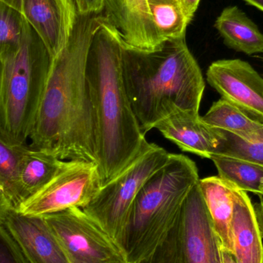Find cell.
Instances as JSON below:
<instances>
[{
  "mask_svg": "<svg viewBox=\"0 0 263 263\" xmlns=\"http://www.w3.org/2000/svg\"><path fill=\"white\" fill-rule=\"evenodd\" d=\"M101 13L78 14L62 52L51 61L29 139L31 148L64 161L99 163L95 114L86 78L89 49Z\"/></svg>",
  "mask_w": 263,
  "mask_h": 263,
  "instance_id": "cell-1",
  "label": "cell"
},
{
  "mask_svg": "<svg viewBox=\"0 0 263 263\" xmlns=\"http://www.w3.org/2000/svg\"><path fill=\"white\" fill-rule=\"evenodd\" d=\"M211 160L217 168L219 177L237 190L262 196L263 166L223 155H214Z\"/></svg>",
  "mask_w": 263,
  "mask_h": 263,
  "instance_id": "cell-20",
  "label": "cell"
},
{
  "mask_svg": "<svg viewBox=\"0 0 263 263\" xmlns=\"http://www.w3.org/2000/svg\"><path fill=\"white\" fill-rule=\"evenodd\" d=\"M148 263H222V245L199 182L190 190L176 224Z\"/></svg>",
  "mask_w": 263,
  "mask_h": 263,
  "instance_id": "cell-7",
  "label": "cell"
},
{
  "mask_svg": "<svg viewBox=\"0 0 263 263\" xmlns=\"http://www.w3.org/2000/svg\"><path fill=\"white\" fill-rule=\"evenodd\" d=\"M209 84L224 100L263 123V77L241 60H218L206 72Z\"/></svg>",
  "mask_w": 263,
  "mask_h": 263,
  "instance_id": "cell-10",
  "label": "cell"
},
{
  "mask_svg": "<svg viewBox=\"0 0 263 263\" xmlns=\"http://www.w3.org/2000/svg\"><path fill=\"white\" fill-rule=\"evenodd\" d=\"M69 163L70 161L62 160L28 145L18 168L17 184L20 205L46 186Z\"/></svg>",
  "mask_w": 263,
  "mask_h": 263,
  "instance_id": "cell-17",
  "label": "cell"
},
{
  "mask_svg": "<svg viewBox=\"0 0 263 263\" xmlns=\"http://www.w3.org/2000/svg\"><path fill=\"white\" fill-rule=\"evenodd\" d=\"M253 209H254L255 216L259 227V233H260L261 237L263 239V198L262 196H260V201L253 205Z\"/></svg>",
  "mask_w": 263,
  "mask_h": 263,
  "instance_id": "cell-28",
  "label": "cell"
},
{
  "mask_svg": "<svg viewBox=\"0 0 263 263\" xmlns=\"http://www.w3.org/2000/svg\"><path fill=\"white\" fill-rule=\"evenodd\" d=\"M233 193L232 233L235 257L239 263H263L262 239L253 204L247 192L233 186Z\"/></svg>",
  "mask_w": 263,
  "mask_h": 263,
  "instance_id": "cell-15",
  "label": "cell"
},
{
  "mask_svg": "<svg viewBox=\"0 0 263 263\" xmlns=\"http://www.w3.org/2000/svg\"><path fill=\"white\" fill-rule=\"evenodd\" d=\"M51 61L28 22L20 44L0 55V136L12 145H26L29 139Z\"/></svg>",
  "mask_w": 263,
  "mask_h": 263,
  "instance_id": "cell-5",
  "label": "cell"
},
{
  "mask_svg": "<svg viewBox=\"0 0 263 263\" xmlns=\"http://www.w3.org/2000/svg\"><path fill=\"white\" fill-rule=\"evenodd\" d=\"M9 207H10L9 202L6 200L4 195L0 191V223H1L2 221H3L5 213H6V210H8Z\"/></svg>",
  "mask_w": 263,
  "mask_h": 263,
  "instance_id": "cell-29",
  "label": "cell"
},
{
  "mask_svg": "<svg viewBox=\"0 0 263 263\" xmlns=\"http://www.w3.org/2000/svg\"><path fill=\"white\" fill-rule=\"evenodd\" d=\"M27 145H12L0 136V191L12 208L20 205L18 173Z\"/></svg>",
  "mask_w": 263,
  "mask_h": 263,
  "instance_id": "cell-22",
  "label": "cell"
},
{
  "mask_svg": "<svg viewBox=\"0 0 263 263\" xmlns=\"http://www.w3.org/2000/svg\"><path fill=\"white\" fill-rule=\"evenodd\" d=\"M251 6H255L257 9H260L263 12V0H244Z\"/></svg>",
  "mask_w": 263,
  "mask_h": 263,
  "instance_id": "cell-31",
  "label": "cell"
},
{
  "mask_svg": "<svg viewBox=\"0 0 263 263\" xmlns=\"http://www.w3.org/2000/svg\"><path fill=\"white\" fill-rule=\"evenodd\" d=\"M126 263H133V262H127Z\"/></svg>",
  "mask_w": 263,
  "mask_h": 263,
  "instance_id": "cell-33",
  "label": "cell"
},
{
  "mask_svg": "<svg viewBox=\"0 0 263 263\" xmlns=\"http://www.w3.org/2000/svg\"><path fill=\"white\" fill-rule=\"evenodd\" d=\"M222 144L216 155L237 158L263 166V129L249 140L229 132L222 130Z\"/></svg>",
  "mask_w": 263,
  "mask_h": 263,
  "instance_id": "cell-24",
  "label": "cell"
},
{
  "mask_svg": "<svg viewBox=\"0 0 263 263\" xmlns=\"http://www.w3.org/2000/svg\"><path fill=\"white\" fill-rule=\"evenodd\" d=\"M155 129L182 151L211 159L222 144V130L207 124L199 114L177 111L159 122Z\"/></svg>",
  "mask_w": 263,
  "mask_h": 263,
  "instance_id": "cell-14",
  "label": "cell"
},
{
  "mask_svg": "<svg viewBox=\"0 0 263 263\" xmlns=\"http://www.w3.org/2000/svg\"><path fill=\"white\" fill-rule=\"evenodd\" d=\"M196 163L170 154L144 184L132 209L124 249L128 262L148 263L174 227L185 199L199 181Z\"/></svg>",
  "mask_w": 263,
  "mask_h": 263,
  "instance_id": "cell-4",
  "label": "cell"
},
{
  "mask_svg": "<svg viewBox=\"0 0 263 263\" xmlns=\"http://www.w3.org/2000/svg\"><path fill=\"white\" fill-rule=\"evenodd\" d=\"M199 185L222 249L234 255L232 233L233 186L219 176L199 179Z\"/></svg>",
  "mask_w": 263,
  "mask_h": 263,
  "instance_id": "cell-16",
  "label": "cell"
},
{
  "mask_svg": "<svg viewBox=\"0 0 263 263\" xmlns=\"http://www.w3.org/2000/svg\"><path fill=\"white\" fill-rule=\"evenodd\" d=\"M215 27L229 47L247 55L263 52V33L257 25L237 6L225 8Z\"/></svg>",
  "mask_w": 263,
  "mask_h": 263,
  "instance_id": "cell-18",
  "label": "cell"
},
{
  "mask_svg": "<svg viewBox=\"0 0 263 263\" xmlns=\"http://www.w3.org/2000/svg\"><path fill=\"white\" fill-rule=\"evenodd\" d=\"M261 193H262V196H263V181L262 182V184H261Z\"/></svg>",
  "mask_w": 263,
  "mask_h": 263,
  "instance_id": "cell-32",
  "label": "cell"
},
{
  "mask_svg": "<svg viewBox=\"0 0 263 263\" xmlns=\"http://www.w3.org/2000/svg\"><path fill=\"white\" fill-rule=\"evenodd\" d=\"M80 15L100 14L104 8L106 0H73Z\"/></svg>",
  "mask_w": 263,
  "mask_h": 263,
  "instance_id": "cell-26",
  "label": "cell"
},
{
  "mask_svg": "<svg viewBox=\"0 0 263 263\" xmlns=\"http://www.w3.org/2000/svg\"><path fill=\"white\" fill-rule=\"evenodd\" d=\"M2 222L29 263H69L42 216L23 214L9 207Z\"/></svg>",
  "mask_w": 263,
  "mask_h": 263,
  "instance_id": "cell-13",
  "label": "cell"
},
{
  "mask_svg": "<svg viewBox=\"0 0 263 263\" xmlns=\"http://www.w3.org/2000/svg\"><path fill=\"white\" fill-rule=\"evenodd\" d=\"M182 12L188 23H190L197 10L200 0H178Z\"/></svg>",
  "mask_w": 263,
  "mask_h": 263,
  "instance_id": "cell-27",
  "label": "cell"
},
{
  "mask_svg": "<svg viewBox=\"0 0 263 263\" xmlns=\"http://www.w3.org/2000/svg\"><path fill=\"white\" fill-rule=\"evenodd\" d=\"M222 263H239L233 253L222 249Z\"/></svg>",
  "mask_w": 263,
  "mask_h": 263,
  "instance_id": "cell-30",
  "label": "cell"
},
{
  "mask_svg": "<svg viewBox=\"0 0 263 263\" xmlns=\"http://www.w3.org/2000/svg\"><path fill=\"white\" fill-rule=\"evenodd\" d=\"M0 263H29L3 222L0 223Z\"/></svg>",
  "mask_w": 263,
  "mask_h": 263,
  "instance_id": "cell-25",
  "label": "cell"
},
{
  "mask_svg": "<svg viewBox=\"0 0 263 263\" xmlns=\"http://www.w3.org/2000/svg\"><path fill=\"white\" fill-rule=\"evenodd\" d=\"M86 78L97 123L103 185L125 170L148 143L126 93L121 40L104 23L89 49Z\"/></svg>",
  "mask_w": 263,
  "mask_h": 263,
  "instance_id": "cell-3",
  "label": "cell"
},
{
  "mask_svg": "<svg viewBox=\"0 0 263 263\" xmlns=\"http://www.w3.org/2000/svg\"><path fill=\"white\" fill-rule=\"evenodd\" d=\"M123 81L144 135L177 111L199 114L205 81L185 38L167 40L155 50L122 43Z\"/></svg>",
  "mask_w": 263,
  "mask_h": 263,
  "instance_id": "cell-2",
  "label": "cell"
},
{
  "mask_svg": "<svg viewBox=\"0 0 263 263\" xmlns=\"http://www.w3.org/2000/svg\"><path fill=\"white\" fill-rule=\"evenodd\" d=\"M26 23L20 0H0V55L20 44Z\"/></svg>",
  "mask_w": 263,
  "mask_h": 263,
  "instance_id": "cell-23",
  "label": "cell"
},
{
  "mask_svg": "<svg viewBox=\"0 0 263 263\" xmlns=\"http://www.w3.org/2000/svg\"><path fill=\"white\" fill-rule=\"evenodd\" d=\"M155 29L162 43L185 38L187 21L178 0H147Z\"/></svg>",
  "mask_w": 263,
  "mask_h": 263,
  "instance_id": "cell-21",
  "label": "cell"
},
{
  "mask_svg": "<svg viewBox=\"0 0 263 263\" xmlns=\"http://www.w3.org/2000/svg\"><path fill=\"white\" fill-rule=\"evenodd\" d=\"M69 263H126L127 254L83 209L42 216Z\"/></svg>",
  "mask_w": 263,
  "mask_h": 263,
  "instance_id": "cell-8",
  "label": "cell"
},
{
  "mask_svg": "<svg viewBox=\"0 0 263 263\" xmlns=\"http://www.w3.org/2000/svg\"><path fill=\"white\" fill-rule=\"evenodd\" d=\"M103 23L128 47L155 50L162 44L147 0H106L101 12Z\"/></svg>",
  "mask_w": 263,
  "mask_h": 263,
  "instance_id": "cell-12",
  "label": "cell"
},
{
  "mask_svg": "<svg viewBox=\"0 0 263 263\" xmlns=\"http://www.w3.org/2000/svg\"><path fill=\"white\" fill-rule=\"evenodd\" d=\"M102 186L98 164L70 161L46 186L15 210L29 216H43L68 209H83Z\"/></svg>",
  "mask_w": 263,
  "mask_h": 263,
  "instance_id": "cell-9",
  "label": "cell"
},
{
  "mask_svg": "<svg viewBox=\"0 0 263 263\" xmlns=\"http://www.w3.org/2000/svg\"><path fill=\"white\" fill-rule=\"evenodd\" d=\"M202 119L210 126L229 132L244 140L251 139L263 129L262 123L222 98L215 102Z\"/></svg>",
  "mask_w": 263,
  "mask_h": 263,
  "instance_id": "cell-19",
  "label": "cell"
},
{
  "mask_svg": "<svg viewBox=\"0 0 263 263\" xmlns=\"http://www.w3.org/2000/svg\"><path fill=\"white\" fill-rule=\"evenodd\" d=\"M170 154L165 148L148 142L139 156L104 184L83 209L123 248L136 196L145 182L166 163Z\"/></svg>",
  "mask_w": 263,
  "mask_h": 263,
  "instance_id": "cell-6",
  "label": "cell"
},
{
  "mask_svg": "<svg viewBox=\"0 0 263 263\" xmlns=\"http://www.w3.org/2000/svg\"><path fill=\"white\" fill-rule=\"evenodd\" d=\"M26 21L44 43L51 59L67 44L78 12L73 0H20Z\"/></svg>",
  "mask_w": 263,
  "mask_h": 263,
  "instance_id": "cell-11",
  "label": "cell"
}]
</instances>
